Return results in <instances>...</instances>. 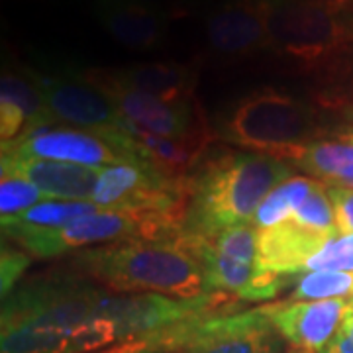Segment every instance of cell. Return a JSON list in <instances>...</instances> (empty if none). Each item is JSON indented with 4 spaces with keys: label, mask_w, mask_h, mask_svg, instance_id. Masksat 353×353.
Returning <instances> with one entry per match:
<instances>
[{
    "label": "cell",
    "mask_w": 353,
    "mask_h": 353,
    "mask_svg": "<svg viewBox=\"0 0 353 353\" xmlns=\"http://www.w3.org/2000/svg\"><path fill=\"white\" fill-rule=\"evenodd\" d=\"M343 116H345V120H347V122H350V124L353 126V104L352 106H347V108L343 110Z\"/></svg>",
    "instance_id": "34"
},
{
    "label": "cell",
    "mask_w": 353,
    "mask_h": 353,
    "mask_svg": "<svg viewBox=\"0 0 353 353\" xmlns=\"http://www.w3.org/2000/svg\"><path fill=\"white\" fill-rule=\"evenodd\" d=\"M289 220L310 230V232H316V234L338 236L334 208H332V201H330L328 189H326L324 181L316 183V187L308 194V199L294 210V214L290 216Z\"/></svg>",
    "instance_id": "26"
},
{
    "label": "cell",
    "mask_w": 353,
    "mask_h": 353,
    "mask_svg": "<svg viewBox=\"0 0 353 353\" xmlns=\"http://www.w3.org/2000/svg\"><path fill=\"white\" fill-rule=\"evenodd\" d=\"M48 199L50 196H46L36 185H32L26 179L8 175V173H2L0 176V214L2 218L22 214L24 210L36 206L39 202L48 201Z\"/></svg>",
    "instance_id": "27"
},
{
    "label": "cell",
    "mask_w": 353,
    "mask_h": 353,
    "mask_svg": "<svg viewBox=\"0 0 353 353\" xmlns=\"http://www.w3.org/2000/svg\"><path fill=\"white\" fill-rule=\"evenodd\" d=\"M190 176H169L145 163L104 167L90 202L101 210H138L185 214L190 196Z\"/></svg>",
    "instance_id": "7"
},
{
    "label": "cell",
    "mask_w": 353,
    "mask_h": 353,
    "mask_svg": "<svg viewBox=\"0 0 353 353\" xmlns=\"http://www.w3.org/2000/svg\"><path fill=\"white\" fill-rule=\"evenodd\" d=\"M306 271L353 273V236H336L326 241V245L306 263Z\"/></svg>",
    "instance_id": "28"
},
{
    "label": "cell",
    "mask_w": 353,
    "mask_h": 353,
    "mask_svg": "<svg viewBox=\"0 0 353 353\" xmlns=\"http://www.w3.org/2000/svg\"><path fill=\"white\" fill-rule=\"evenodd\" d=\"M57 124L108 139L128 128L104 92L83 75H46L30 71Z\"/></svg>",
    "instance_id": "10"
},
{
    "label": "cell",
    "mask_w": 353,
    "mask_h": 353,
    "mask_svg": "<svg viewBox=\"0 0 353 353\" xmlns=\"http://www.w3.org/2000/svg\"><path fill=\"white\" fill-rule=\"evenodd\" d=\"M320 353H353V336L341 328L332 340L322 347Z\"/></svg>",
    "instance_id": "31"
},
{
    "label": "cell",
    "mask_w": 353,
    "mask_h": 353,
    "mask_svg": "<svg viewBox=\"0 0 353 353\" xmlns=\"http://www.w3.org/2000/svg\"><path fill=\"white\" fill-rule=\"evenodd\" d=\"M101 210L97 204L90 201H59V199H48L36 206L24 210L22 214L2 218V234L4 238L18 234V232H30V230H46V228H59L73 222L81 216L92 214Z\"/></svg>",
    "instance_id": "22"
},
{
    "label": "cell",
    "mask_w": 353,
    "mask_h": 353,
    "mask_svg": "<svg viewBox=\"0 0 353 353\" xmlns=\"http://www.w3.org/2000/svg\"><path fill=\"white\" fill-rule=\"evenodd\" d=\"M283 338L263 306L236 314H208L199 320L181 353H281Z\"/></svg>",
    "instance_id": "12"
},
{
    "label": "cell",
    "mask_w": 353,
    "mask_h": 353,
    "mask_svg": "<svg viewBox=\"0 0 353 353\" xmlns=\"http://www.w3.org/2000/svg\"><path fill=\"white\" fill-rule=\"evenodd\" d=\"M136 2H143V4H152V6H163L165 2H173V0H136Z\"/></svg>",
    "instance_id": "33"
},
{
    "label": "cell",
    "mask_w": 353,
    "mask_h": 353,
    "mask_svg": "<svg viewBox=\"0 0 353 353\" xmlns=\"http://www.w3.org/2000/svg\"><path fill=\"white\" fill-rule=\"evenodd\" d=\"M352 0H267L269 50L301 63H324L353 39Z\"/></svg>",
    "instance_id": "6"
},
{
    "label": "cell",
    "mask_w": 353,
    "mask_h": 353,
    "mask_svg": "<svg viewBox=\"0 0 353 353\" xmlns=\"http://www.w3.org/2000/svg\"><path fill=\"white\" fill-rule=\"evenodd\" d=\"M204 316H194V318L179 322L175 326H169V328L159 330V332H152V334L139 336L134 340L120 341V343H114V345L90 353H181L183 347L187 345V341L190 340L199 320Z\"/></svg>",
    "instance_id": "24"
},
{
    "label": "cell",
    "mask_w": 353,
    "mask_h": 353,
    "mask_svg": "<svg viewBox=\"0 0 353 353\" xmlns=\"http://www.w3.org/2000/svg\"><path fill=\"white\" fill-rule=\"evenodd\" d=\"M97 16L120 46L134 51H152L167 38L173 12L136 0H99Z\"/></svg>",
    "instance_id": "15"
},
{
    "label": "cell",
    "mask_w": 353,
    "mask_h": 353,
    "mask_svg": "<svg viewBox=\"0 0 353 353\" xmlns=\"http://www.w3.org/2000/svg\"><path fill=\"white\" fill-rule=\"evenodd\" d=\"M185 228V214L97 210L59 228L30 230L8 236L32 257L50 259L63 253L83 252L120 241L176 240Z\"/></svg>",
    "instance_id": "3"
},
{
    "label": "cell",
    "mask_w": 353,
    "mask_h": 353,
    "mask_svg": "<svg viewBox=\"0 0 353 353\" xmlns=\"http://www.w3.org/2000/svg\"><path fill=\"white\" fill-rule=\"evenodd\" d=\"M73 269L110 292H157L175 299L208 294L199 259L179 238L83 250L73 257Z\"/></svg>",
    "instance_id": "2"
},
{
    "label": "cell",
    "mask_w": 353,
    "mask_h": 353,
    "mask_svg": "<svg viewBox=\"0 0 353 353\" xmlns=\"http://www.w3.org/2000/svg\"><path fill=\"white\" fill-rule=\"evenodd\" d=\"M32 263V255L22 248H2L0 255V290L2 299H6L24 275L26 267Z\"/></svg>",
    "instance_id": "29"
},
{
    "label": "cell",
    "mask_w": 353,
    "mask_h": 353,
    "mask_svg": "<svg viewBox=\"0 0 353 353\" xmlns=\"http://www.w3.org/2000/svg\"><path fill=\"white\" fill-rule=\"evenodd\" d=\"M353 299V273L350 271H306L294 283L289 303Z\"/></svg>",
    "instance_id": "25"
},
{
    "label": "cell",
    "mask_w": 353,
    "mask_h": 353,
    "mask_svg": "<svg viewBox=\"0 0 353 353\" xmlns=\"http://www.w3.org/2000/svg\"><path fill=\"white\" fill-rule=\"evenodd\" d=\"M206 39L218 55L241 59L269 50L267 0H226L206 18Z\"/></svg>",
    "instance_id": "14"
},
{
    "label": "cell",
    "mask_w": 353,
    "mask_h": 353,
    "mask_svg": "<svg viewBox=\"0 0 353 353\" xmlns=\"http://www.w3.org/2000/svg\"><path fill=\"white\" fill-rule=\"evenodd\" d=\"M83 77L104 92L128 124L163 138H190L208 132L194 102L171 104L116 79L112 69H87Z\"/></svg>",
    "instance_id": "9"
},
{
    "label": "cell",
    "mask_w": 353,
    "mask_h": 353,
    "mask_svg": "<svg viewBox=\"0 0 353 353\" xmlns=\"http://www.w3.org/2000/svg\"><path fill=\"white\" fill-rule=\"evenodd\" d=\"M106 294L79 277L34 279L2 299L0 330L73 332L101 320Z\"/></svg>",
    "instance_id": "5"
},
{
    "label": "cell",
    "mask_w": 353,
    "mask_h": 353,
    "mask_svg": "<svg viewBox=\"0 0 353 353\" xmlns=\"http://www.w3.org/2000/svg\"><path fill=\"white\" fill-rule=\"evenodd\" d=\"M341 328L345 330V332H350V334L353 336V312L345 318V322H343V326H341Z\"/></svg>",
    "instance_id": "32"
},
{
    "label": "cell",
    "mask_w": 353,
    "mask_h": 353,
    "mask_svg": "<svg viewBox=\"0 0 353 353\" xmlns=\"http://www.w3.org/2000/svg\"><path fill=\"white\" fill-rule=\"evenodd\" d=\"M0 171L30 181L50 199L90 201L102 169L34 157L2 155Z\"/></svg>",
    "instance_id": "16"
},
{
    "label": "cell",
    "mask_w": 353,
    "mask_h": 353,
    "mask_svg": "<svg viewBox=\"0 0 353 353\" xmlns=\"http://www.w3.org/2000/svg\"><path fill=\"white\" fill-rule=\"evenodd\" d=\"M257 228L252 224L228 228L212 238L179 240L199 259L208 294H232L243 301L257 277Z\"/></svg>",
    "instance_id": "8"
},
{
    "label": "cell",
    "mask_w": 353,
    "mask_h": 353,
    "mask_svg": "<svg viewBox=\"0 0 353 353\" xmlns=\"http://www.w3.org/2000/svg\"><path fill=\"white\" fill-rule=\"evenodd\" d=\"M116 79L128 87L148 92L155 99L171 104L194 102L199 85V71L187 63L176 61H150L112 69Z\"/></svg>",
    "instance_id": "21"
},
{
    "label": "cell",
    "mask_w": 353,
    "mask_h": 353,
    "mask_svg": "<svg viewBox=\"0 0 353 353\" xmlns=\"http://www.w3.org/2000/svg\"><path fill=\"white\" fill-rule=\"evenodd\" d=\"M263 310L294 352L320 353L353 312V299L267 304Z\"/></svg>",
    "instance_id": "13"
},
{
    "label": "cell",
    "mask_w": 353,
    "mask_h": 353,
    "mask_svg": "<svg viewBox=\"0 0 353 353\" xmlns=\"http://www.w3.org/2000/svg\"><path fill=\"white\" fill-rule=\"evenodd\" d=\"M334 208L338 236H353V187L341 183H326Z\"/></svg>",
    "instance_id": "30"
},
{
    "label": "cell",
    "mask_w": 353,
    "mask_h": 353,
    "mask_svg": "<svg viewBox=\"0 0 353 353\" xmlns=\"http://www.w3.org/2000/svg\"><path fill=\"white\" fill-rule=\"evenodd\" d=\"M290 353H301V352H290Z\"/></svg>",
    "instance_id": "35"
},
{
    "label": "cell",
    "mask_w": 353,
    "mask_h": 353,
    "mask_svg": "<svg viewBox=\"0 0 353 353\" xmlns=\"http://www.w3.org/2000/svg\"><path fill=\"white\" fill-rule=\"evenodd\" d=\"M318 179L301 175H292L285 179L283 183H279L259 204L257 212L253 216L252 226L257 230H265V228L277 226L281 222H287L290 216L294 214V210L308 199Z\"/></svg>",
    "instance_id": "23"
},
{
    "label": "cell",
    "mask_w": 353,
    "mask_h": 353,
    "mask_svg": "<svg viewBox=\"0 0 353 353\" xmlns=\"http://www.w3.org/2000/svg\"><path fill=\"white\" fill-rule=\"evenodd\" d=\"M57 126L43 101L34 77L2 71L0 81V139L2 143L30 134L34 130Z\"/></svg>",
    "instance_id": "18"
},
{
    "label": "cell",
    "mask_w": 353,
    "mask_h": 353,
    "mask_svg": "<svg viewBox=\"0 0 353 353\" xmlns=\"http://www.w3.org/2000/svg\"><path fill=\"white\" fill-rule=\"evenodd\" d=\"M314 108L277 88H259L241 97L218 124V136L248 152L277 155L318 138Z\"/></svg>",
    "instance_id": "4"
},
{
    "label": "cell",
    "mask_w": 353,
    "mask_h": 353,
    "mask_svg": "<svg viewBox=\"0 0 353 353\" xmlns=\"http://www.w3.org/2000/svg\"><path fill=\"white\" fill-rule=\"evenodd\" d=\"M289 176L290 165L267 153L230 152L208 159L192 173L183 234L212 238L252 224L265 196Z\"/></svg>",
    "instance_id": "1"
},
{
    "label": "cell",
    "mask_w": 353,
    "mask_h": 353,
    "mask_svg": "<svg viewBox=\"0 0 353 353\" xmlns=\"http://www.w3.org/2000/svg\"><path fill=\"white\" fill-rule=\"evenodd\" d=\"M134 139V152L141 163L159 169L169 176H190L196 171V165L206 153L214 134L208 130L190 138H163L139 128L128 124Z\"/></svg>",
    "instance_id": "19"
},
{
    "label": "cell",
    "mask_w": 353,
    "mask_h": 353,
    "mask_svg": "<svg viewBox=\"0 0 353 353\" xmlns=\"http://www.w3.org/2000/svg\"><path fill=\"white\" fill-rule=\"evenodd\" d=\"M273 157L303 169L318 181L353 187V132L316 138L303 145L283 150Z\"/></svg>",
    "instance_id": "20"
},
{
    "label": "cell",
    "mask_w": 353,
    "mask_h": 353,
    "mask_svg": "<svg viewBox=\"0 0 353 353\" xmlns=\"http://www.w3.org/2000/svg\"><path fill=\"white\" fill-rule=\"evenodd\" d=\"M257 232V269L289 279L296 273L303 275L306 263L326 245V241L336 238L310 232L292 220Z\"/></svg>",
    "instance_id": "17"
},
{
    "label": "cell",
    "mask_w": 353,
    "mask_h": 353,
    "mask_svg": "<svg viewBox=\"0 0 353 353\" xmlns=\"http://www.w3.org/2000/svg\"><path fill=\"white\" fill-rule=\"evenodd\" d=\"M2 155L34 157V159L61 161V163L97 167V169L132 163L108 139L61 124L39 128L16 138L14 141L2 143Z\"/></svg>",
    "instance_id": "11"
}]
</instances>
